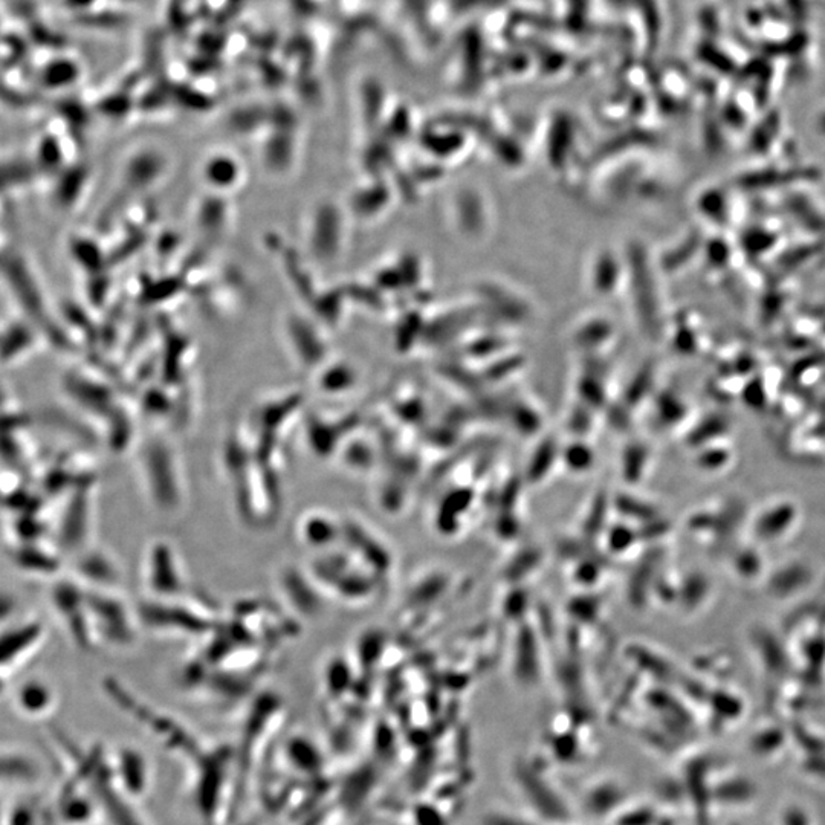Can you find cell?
I'll use <instances>...</instances> for the list:
<instances>
[{"instance_id":"3","label":"cell","mask_w":825,"mask_h":825,"mask_svg":"<svg viewBox=\"0 0 825 825\" xmlns=\"http://www.w3.org/2000/svg\"><path fill=\"white\" fill-rule=\"evenodd\" d=\"M78 69L77 63L72 62L68 57H55L54 60L48 63L40 72L45 85L55 88V86L71 85L72 81L77 78Z\"/></svg>"},{"instance_id":"4","label":"cell","mask_w":825,"mask_h":825,"mask_svg":"<svg viewBox=\"0 0 825 825\" xmlns=\"http://www.w3.org/2000/svg\"><path fill=\"white\" fill-rule=\"evenodd\" d=\"M98 0H60L63 10L74 14H86L97 7Z\"/></svg>"},{"instance_id":"1","label":"cell","mask_w":825,"mask_h":825,"mask_svg":"<svg viewBox=\"0 0 825 825\" xmlns=\"http://www.w3.org/2000/svg\"><path fill=\"white\" fill-rule=\"evenodd\" d=\"M39 774V766L30 757L0 752V783H33Z\"/></svg>"},{"instance_id":"2","label":"cell","mask_w":825,"mask_h":825,"mask_svg":"<svg viewBox=\"0 0 825 825\" xmlns=\"http://www.w3.org/2000/svg\"><path fill=\"white\" fill-rule=\"evenodd\" d=\"M17 705L25 714L42 715L51 706V693L43 683H26L17 694Z\"/></svg>"},{"instance_id":"5","label":"cell","mask_w":825,"mask_h":825,"mask_svg":"<svg viewBox=\"0 0 825 825\" xmlns=\"http://www.w3.org/2000/svg\"><path fill=\"white\" fill-rule=\"evenodd\" d=\"M4 33V20H2V14H0V36Z\"/></svg>"}]
</instances>
